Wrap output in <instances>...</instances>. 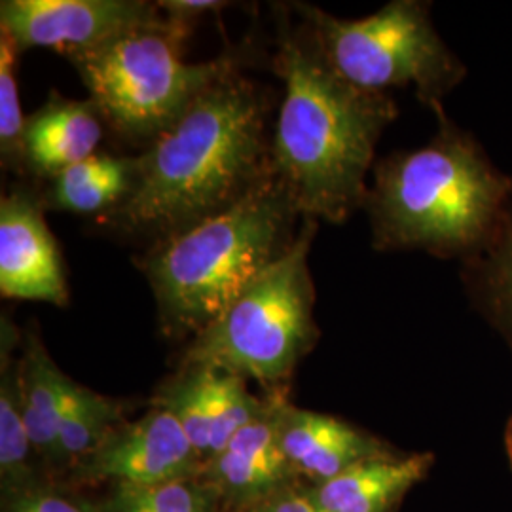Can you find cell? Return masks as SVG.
<instances>
[{
    "label": "cell",
    "instance_id": "2",
    "mask_svg": "<svg viewBox=\"0 0 512 512\" xmlns=\"http://www.w3.org/2000/svg\"><path fill=\"white\" fill-rule=\"evenodd\" d=\"M275 71L283 99L272 135L274 175L302 219L346 222L366 205L376 145L399 110L387 93L359 90L334 73L302 19L279 31Z\"/></svg>",
    "mask_w": 512,
    "mask_h": 512
},
{
    "label": "cell",
    "instance_id": "5",
    "mask_svg": "<svg viewBox=\"0 0 512 512\" xmlns=\"http://www.w3.org/2000/svg\"><path fill=\"white\" fill-rule=\"evenodd\" d=\"M319 222L304 219L291 249L194 336L184 365L211 366L260 384H279L315 342L311 243Z\"/></svg>",
    "mask_w": 512,
    "mask_h": 512
},
{
    "label": "cell",
    "instance_id": "17",
    "mask_svg": "<svg viewBox=\"0 0 512 512\" xmlns=\"http://www.w3.org/2000/svg\"><path fill=\"white\" fill-rule=\"evenodd\" d=\"M19 336L14 323L2 315L0 323V471L4 486L29 480L25 463L33 450L23 421L21 366L14 355Z\"/></svg>",
    "mask_w": 512,
    "mask_h": 512
},
{
    "label": "cell",
    "instance_id": "7",
    "mask_svg": "<svg viewBox=\"0 0 512 512\" xmlns=\"http://www.w3.org/2000/svg\"><path fill=\"white\" fill-rule=\"evenodd\" d=\"M293 8L330 69L359 90L385 93L412 86L423 103L439 110L440 99L465 76L429 18V4L420 0H393L363 19L334 18L300 2Z\"/></svg>",
    "mask_w": 512,
    "mask_h": 512
},
{
    "label": "cell",
    "instance_id": "21",
    "mask_svg": "<svg viewBox=\"0 0 512 512\" xmlns=\"http://www.w3.org/2000/svg\"><path fill=\"white\" fill-rule=\"evenodd\" d=\"M268 401H260L247 380L213 368L211 380V456L219 454L238 431L258 418ZM207 459V461H209Z\"/></svg>",
    "mask_w": 512,
    "mask_h": 512
},
{
    "label": "cell",
    "instance_id": "26",
    "mask_svg": "<svg viewBox=\"0 0 512 512\" xmlns=\"http://www.w3.org/2000/svg\"><path fill=\"white\" fill-rule=\"evenodd\" d=\"M251 512H325L311 492H302L291 484L266 499Z\"/></svg>",
    "mask_w": 512,
    "mask_h": 512
},
{
    "label": "cell",
    "instance_id": "15",
    "mask_svg": "<svg viewBox=\"0 0 512 512\" xmlns=\"http://www.w3.org/2000/svg\"><path fill=\"white\" fill-rule=\"evenodd\" d=\"M19 357L21 406L27 435L35 452L55 459L59 423L73 380L55 365L35 332L25 338Z\"/></svg>",
    "mask_w": 512,
    "mask_h": 512
},
{
    "label": "cell",
    "instance_id": "18",
    "mask_svg": "<svg viewBox=\"0 0 512 512\" xmlns=\"http://www.w3.org/2000/svg\"><path fill=\"white\" fill-rule=\"evenodd\" d=\"M122 421L120 403L73 382L59 423L55 459L86 458Z\"/></svg>",
    "mask_w": 512,
    "mask_h": 512
},
{
    "label": "cell",
    "instance_id": "1",
    "mask_svg": "<svg viewBox=\"0 0 512 512\" xmlns=\"http://www.w3.org/2000/svg\"><path fill=\"white\" fill-rule=\"evenodd\" d=\"M270 110L256 82L222 78L137 156L126 200L101 220L154 245L230 209L274 175Z\"/></svg>",
    "mask_w": 512,
    "mask_h": 512
},
{
    "label": "cell",
    "instance_id": "3",
    "mask_svg": "<svg viewBox=\"0 0 512 512\" xmlns=\"http://www.w3.org/2000/svg\"><path fill=\"white\" fill-rule=\"evenodd\" d=\"M437 114L440 129L431 143L376 167L365 207L378 251L480 253L511 205L512 179L444 118V110Z\"/></svg>",
    "mask_w": 512,
    "mask_h": 512
},
{
    "label": "cell",
    "instance_id": "24",
    "mask_svg": "<svg viewBox=\"0 0 512 512\" xmlns=\"http://www.w3.org/2000/svg\"><path fill=\"white\" fill-rule=\"evenodd\" d=\"M2 512H92L71 495L61 494L37 480L4 486Z\"/></svg>",
    "mask_w": 512,
    "mask_h": 512
},
{
    "label": "cell",
    "instance_id": "11",
    "mask_svg": "<svg viewBox=\"0 0 512 512\" xmlns=\"http://www.w3.org/2000/svg\"><path fill=\"white\" fill-rule=\"evenodd\" d=\"M281 395L268 399L262 414L238 431L207 461V484L232 507L251 512L289 486L293 469L277 439Z\"/></svg>",
    "mask_w": 512,
    "mask_h": 512
},
{
    "label": "cell",
    "instance_id": "27",
    "mask_svg": "<svg viewBox=\"0 0 512 512\" xmlns=\"http://www.w3.org/2000/svg\"><path fill=\"white\" fill-rule=\"evenodd\" d=\"M505 452H507V458H509L512 469V416L507 421V427H505Z\"/></svg>",
    "mask_w": 512,
    "mask_h": 512
},
{
    "label": "cell",
    "instance_id": "4",
    "mask_svg": "<svg viewBox=\"0 0 512 512\" xmlns=\"http://www.w3.org/2000/svg\"><path fill=\"white\" fill-rule=\"evenodd\" d=\"M302 220L270 175L236 205L150 245L141 268L171 336L200 334L293 245Z\"/></svg>",
    "mask_w": 512,
    "mask_h": 512
},
{
    "label": "cell",
    "instance_id": "6",
    "mask_svg": "<svg viewBox=\"0 0 512 512\" xmlns=\"http://www.w3.org/2000/svg\"><path fill=\"white\" fill-rule=\"evenodd\" d=\"M177 27L143 29L67 55L110 128L133 143H154L222 78L238 73L232 55L186 63Z\"/></svg>",
    "mask_w": 512,
    "mask_h": 512
},
{
    "label": "cell",
    "instance_id": "16",
    "mask_svg": "<svg viewBox=\"0 0 512 512\" xmlns=\"http://www.w3.org/2000/svg\"><path fill=\"white\" fill-rule=\"evenodd\" d=\"M135 173L137 158L93 154L55 175L46 205L82 215H105L126 200Z\"/></svg>",
    "mask_w": 512,
    "mask_h": 512
},
{
    "label": "cell",
    "instance_id": "19",
    "mask_svg": "<svg viewBox=\"0 0 512 512\" xmlns=\"http://www.w3.org/2000/svg\"><path fill=\"white\" fill-rule=\"evenodd\" d=\"M211 380V366L184 365L175 378L158 389L154 399L156 408H164L181 423L205 461L211 456Z\"/></svg>",
    "mask_w": 512,
    "mask_h": 512
},
{
    "label": "cell",
    "instance_id": "12",
    "mask_svg": "<svg viewBox=\"0 0 512 512\" xmlns=\"http://www.w3.org/2000/svg\"><path fill=\"white\" fill-rule=\"evenodd\" d=\"M277 439L293 473L308 476L317 486L359 461L389 452L384 442L346 421L294 408L285 399L277 408Z\"/></svg>",
    "mask_w": 512,
    "mask_h": 512
},
{
    "label": "cell",
    "instance_id": "25",
    "mask_svg": "<svg viewBox=\"0 0 512 512\" xmlns=\"http://www.w3.org/2000/svg\"><path fill=\"white\" fill-rule=\"evenodd\" d=\"M165 19L177 27L183 33H190V23L207 16V14H219L226 2L217 0H160L158 2Z\"/></svg>",
    "mask_w": 512,
    "mask_h": 512
},
{
    "label": "cell",
    "instance_id": "23",
    "mask_svg": "<svg viewBox=\"0 0 512 512\" xmlns=\"http://www.w3.org/2000/svg\"><path fill=\"white\" fill-rule=\"evenodd\" d=\"M19 54L14 40L0 31V154L2 164L10 169H23V131L27 122L19 107Z\"/></svg>",
    "mask_w": 512,
    "mask_h": 512
},
{
    "label": "cell",
    "instance_id": "13",
    "mask_svg": "<svg viewBox=\"0 0 512 512\" xmlns=\"http://www.w3.org/2000/svg\"><path fill=\"white\" fill-rule=\"evenodd\" d=\"M103 139V116L92 99L73 101L52 92L23 131V167L54 179L95 154Z\"/></svg>",
    "mask_w": 512,
    "mask_h": 512
},
{
    "label": "cell",
    "instance_id": "14",
    "mask_svg": "<svg viewBox=\"0 0 512 512\" xmlns=\"http://www.w3.org/2000/svg\"><path fill=\"white\" fill-rule=\"evenodd\" d=\"M435 458L397 456L391 450L355 463L311 492L325 512H389L421 482Z\"/></svg>",
    "mask_w": 512,
    "mask_h": 512
},
{
    "label": "cell",
    "instance_id": "9",
    "mask_svg": "<svg viewBox=\"0 0 512 512\" xmlns=\"http://www.w3.org/2000/svg\"><path fill=\"white\" fill-rule=\"evenodd\" d=\"M202 458L181 423L164 408L137 421H122L92 454L80 459V475L112 484H160L190 480Z\"/></svg>",
    "mask_w": 512,
    "mask_h": 512
},
{
    "label": "cell",
    "instance_id": "10",
    "mask_svg": "<svg viewBox=\"0 0 512 512\" xmlns=\"http://www.w3.org/2000/svg\"><path fill=\"white\" fill-rule=\"evenodd\" d=\"M0 293L4 298L69 304L67 275L44 205L27 188L0 202Z\"/></svg>",
    "mask_w": 512,
    "mask_h": 512
},
{
    "label": "cell",
    "instance_id": "20",
    "mask_svg": "<svg viewBox=\"0 0 512 512\" xmlns=\"http://www.w3.org/2000/svg\"><path fill=\"white\" fill-rule=\"evenodd\" d=\"M215 490L209 484L171 480L160 484H112L97 512H213Z\"/></svg>",
    "mask_w": 512,
    "mask_h": 512
},
{
    "label": "cell",
    "instance_id": "8",
    "mask_svg": "<svg viewBox=\"0 0 512 512\" xmlns=\"http://www.w3.org/2000/svg\"><path fill=\"white\" fill-rule=\"evenodd\" d=\"M173 27L158 2L143 0H2L0 31L19 52L55 48L71 55L143 29Z\"/></svg>",
    "mask_w": 512,
    "mask_h": 512
},
{
    "label": "cell",
    "instance_id": "22",
    "mask_svg": "<svg viewBox=\"0 0 512 512\" xmlns=\"http://www.w3.org/2000/svg\"><path fill=\"white\" fill-rule=\"evenodd\" d=\"M482 251L488 255L482 268L486 304L495 325L512 346V202L494 238Z\"/></svg>",
    "mask_w": 512,
    "mask_h": 512
}]
</instances>
